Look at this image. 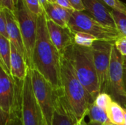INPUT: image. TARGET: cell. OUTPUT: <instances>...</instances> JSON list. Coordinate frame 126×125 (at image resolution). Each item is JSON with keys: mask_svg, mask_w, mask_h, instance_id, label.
I'll return each instance as SVG.
<instances>
[{"mask_svg": "<svg viewBox=\"0 0 126 125\" xmlns=\"http://www.w3.org/2000/svg\"><path fill=\"white\" fill-rule=\"evenodd\" d=\"M112 10L121 12L126 15V4L120 0H103Z\"/></svg>", "mask_w": 126, "mask_h": 125, "instance_id": "obj_25", "label": "cell"}, {"mask_svg": "<svg viewBox=\"0 0 126 125\" xmlns=\"http://www.w3.org/2000/svg\"><path fill=\"white\" fill-rule=\"evenodd\" d=\"M114 125V124H113V123H111V122H109V123H107V124H106V125Z\"/></svg>", "mask_w": 126, "mask_h": 125, "instance_id": "obj_39", "label": "cell"}, {"mask_svg": "<svg viewBox=\"0 0 126 125\" xmlns=\"http://www.w3.org/2000/svg\"><path fill=\"white\" fill-rule=\"evenodd\" d=\"M62 91L79 122L85 119L94 99L78 78L67 57L62 55L61 66Z\"/></svg>", "mask_w": 126, "mask_h": 125, "instance_id": "obj_2", "label": "cell"}, {"mask_svg": "<svg viewBox=\"0 0 126 125\" xmlns=\"http://www.w3.org/2000/svg\"><path fill=\"white\" fill-rule=\"evenodd\" d=\"M124 67L126 68V57H124Z\"/></svg>", "mask_w": 126, "mask_h": 125, "instance_id": "obj_37", "label": "cell"}, {"mask_svg": "<svg viewBox=\"0 0 126 125\" xmlns=\"http://www.w3.org/2000/svg\"><path fill=\"white\" fill-rule=\"evenodd\" d=\"M10 56L11 43L10 40L0 35V63H1L8 73L10 74Z\"/></svg>", "mask_w": 126, "mask_h": 125, "instance_id": "obj_17", "label": "cell"}, {"mask_svg": "<svg viewBox=\"0 0 126 125\" xmlns=\"http://www.w3.org/2000/svg\"><path fill=\"white\" fill-rule=\"evenodd\" d=\"M55 1H56V0H48V1L50 2V3H55Z\"/></svg>", "mask_w": 126, "mask_h": 125, "instance_id": "obj_38", "label": "cell"}, {"mask_svg": "<svg viewBox=\"0 0 126 125\" xmlns=\"http://www.w3.org/2000/svg\"><path fill=\"white\" fill-rule=\"evenodd\" d=\"M68 27L72 32H86L93 35L98 41L115 42L121 35L117 29L103 25L86 11H74Z\"/></svg>", "mask_w": 126, "mask_h": 125, "instance_id": "obj_4", "label": "cell"}, {"mask_svg": "<svg viewBox=\"0 0 126 125\" xmlns=\"http://www.w3.org/2000/svg\"><path fill=\"white\" fill-rule=\"evenodd\" d=\"M112 102H113V99L106 92L100 93L94 99V103L98 107H100V108L103 109L106 111H107V110L110 107Z\"/></svg>", "mask_w": 126, "mask_h": 125, "instance_id": "obj_24", "label": "cell"}, {"mask_svg": "<svg viewBox=\"0 0 126 125\" xmlns=\"http://www.w3.org/2000/svg\"><path fill=\"white\" fill-rule=\"evenodd\" d=\"M63 55L69 58L80 82L95 99L100 90L92 47L73 43L67 48Z\"/></svg>", "mask_w": 126, "mask_h": 125, "instance_id": "obj_3", "label": "cell"}, {"mask_svg": "<svg viewBox=\"0 0 126 125\" xmlns=\"http://www.w3.org/2000/svg\"><path fill=\"white\" fill-rule=\"evenodd\" d=\"M0 111L9 113L15 99V80L0 63Z\"/></svg>", "mask_w": 126, "mask_h": 125, "instance_id": "obj_11", "label": "cell"}, {"mask_svg": "<svg viewBox=\"0 0 126 125\" xmlns=\"http://www.w3.org/2000/svg\"><path fill=\"white\" fill-rule=\"evenodd\" d=\"M110 122L116 125L125 124L124 108L118 102L113 101L106 111Z\"/></svg>", "mask_w": 126, "mask_h": 125, "instance_id": "obj_18", "label": "cell"}, {"mask_svg": "<svg viewBox=\"0 0 126 125\" xmlns=\"http://www.w3.org/2000/svg\"><path fill=\"white\" fill-rule=\"evenodd\" d=\"M29 69L24 56H22L11 43L10 74L12 77L13 79L24 80L28 73Z\"/></svg>", "mask_w": 126, "mask_h": 125, "instance_id": "obj_16", "label": "cell"}, {"mask_svg": "<svg viewBox=\"0 0 126 125\" xmlns=\"http://www.w3.org/2000/svg\"><path fill=\"white\" fill-rule=\"evenodd\" d=\"M113 101L118 102L126 108V91L124 86V57L117 49L113 48L109 74L107 88Z\"/></svg>", "mask_w": 126, "mask_h": 125, "instance_id": "obj_7", "label": "cell"}, {"mask_svg": "<svg viewBox=\"0 0 126 125\" xmlns=\"http://www.w3.org/2000/svg\"><path fill=\"white\" fill-rule=\"evenodd\" d=\"M14 80L16 83L14 102L9 113L0 111V125H24L21 115V96L24 80Z\"/></svg>", "mask_w": 126, "mask_h": 125, "instance_id": "obj_14", "label": "cell"}, {"mask_svg": "<svg viewBox=\"0 0 126 125\" xmlns=\"http://www.w3.org/2000/svg\"><path fill=\"white\" fill-rule=\"evenodd\" d=\"M15 14L19 24V27L25 49L27 63L30 69L32 68V56L37 36L38 16L30 13L24 4L22 0H19L16 7Z\"/></svg>", "mask_w": 126, "mask_h": 125, "instance_id": "obj_6", "label": "cell"}, {"mask_svg": "<svg viewBox=\"0 0 126 125\" xmlns=\"http://www.w3.org/2000/svg\"><path fill=\"white\" fill-rule=\"evenodd\" d=\"M88 125H103L99 124V123H95V122H88Z\"/></svg>", "mask_w": 126, "mask_h": 125, "instance_id": "obj_34", "label": "cell"}, {"mask_svg": "<svg viewBox=\"0 0 126 125\" xmlns=\"http://www.w3.org/2000/svg\"><path fill=\"white\" fill-rule=\"evenodd\" d=\"M78 125H88V123H86V121H85V119H83V120L79 122L78 123Z\"/></svg>", "mask_w": 126, "mask_h": 125, "instance_id": "obj_33", "label": "cell"}, {"mask_svg": "<svg viewBox=\"0 0 126 125\" xmlns=\"http://www.w3.org/2000/svg\"><path fill=\"white\" fill-rule=\"evenodd\" d=\"M3 9L5 13L7 22V34H8L9 40L10 43L16 47L18 52L22 56H24V57L27 61L25 49H24L23 39L19 27V24L17 20L16 15L14 12L6 8H3Z\"/></svg>", "mask_w": 126, "mask_h": 125, "instance_id": "obj_15", "label": "cell"}, {"mask_svg": "<svg viewBox=\"0 0 126 125\" xmlns=\"http://www.w3.org/2000/svg\"><path fill=\"white\" fill-rule=\"evenodd\" d=\"M37 26L32 69L38 70L55 89H61L62 55L49 38L47 25V15L44 12L38 16Z\"/></svg>", "mask_w": 126, "mask_h": 125, "instance_id": "obj_1", "label": "cell"}, {"mask_svg": "<svg viewBox=\"0 0 126 125\" xmlns=\"http://www.w3.org/2000/svg\"><path fill=\"white\" fill-rule=\"evenodd\" d=\"M27 10L36 16L41 15L44 10L39 0H22Z\"/></svg>", "mask_w": 126, "mask_h": 125, "instance_id": "obj_23", "label": "cell"}, {"mask_svg": "<svg viewBox=\"0 0 126 125\" xmlns=\"http://www.w3.org/2000/svg\"><path fill=\"white\" fill-rule=\"evenodd\" d=\"M126 125V124H123V125Z\"/></svg>", "mask_w": 126, "mask_h": 125, "instance_id": "obj_40", "label": "cell"}, {"mask_svg": "<svg viewBox=\"0 0 126 125\" xmlns=\"http://www.w3.org/2000/svg\"><path fill=\"white\" fill-rule=\"evenodd\" d=\"M87 116H89V122H91L99 123L103 125L110 122L106 111L98 107L94 102L91 105Z\"/></svg>", "mask_w": 126, "mask_h": 125, "instance_id": "obj_19", "label": "cell"}, {"mask_svg": "<svg viewBox=\"0 0 126 125\" xmlns=\"http://www.w3.org/2000/svg\"><path fill=\"white\" fill-rule=\"evenodd\" d=\"M74 33V43L78 46L91 48L95 41H98L93 35L83 32H76Z\"/></svg>", "mask_w": 126, "mask_h": 125, "instance_id": "obj_21", "label": "cell"}, {"mask_svg": "<svg viewBox=\"0 0 126 125\" xmlns=\"http://www.w3.org/2000/svg\"><path fill=\"white\" fill-rule=\"evenodd\" d=\"M44 13L48 19L52 21L55 24H57L63 27H66V28L69 27L68 24L63 21V18L61 17L55 3L49 2L47 4V5L44 7Z\"/></svg>", "mask_w": 126, "mask_h": 125, "instance_id": "obj_20", "label": "cell"}, {"mask_svg": "<svg viewBox=\"0 0 126 125\" xmlns=\"http://www.w3.org/2000/svg\"><path fill=\"white\" fill-rule=\"evenodd\" d=\"M49 38L61 55L74 43V33L69 27H63L47 18Z\"/></svg>", "mask_w": 126, "mask_h": 125, "instance_id": "obj_12", "label": "cell"}, {"mask_svg": "<svg viewBox=\"0 0 126 125\" xmlns=\"http://www.w3.org/2000/svg\"><path fill=\"white\" fill-rule=\"evenodd\" d=\"M69 1L75 11L83 12L86 10L83 0H69Z\"/></svg>", "mask_w": 126, "mask_h": 125, "instance_id": "obj_28", "label": "cell"}, {"mask_svg": "<svg viewBox=\"0 0 126 125\" xmlns=\"http://www.w3.org/2000/svg\"><path fill=\"white\" fill-rule=\"evenodd\" d=\"M39 1H40V2H41V5H42V7H43L44 9L47 5V4L49 3L48 0H39Z\"/></svg>", "mask_w": 126, "mask_h": 125, "instance_id": "obj_31", "label": "cell"}, {"mask_svg": "<svg viewBox=\"0 0 126 125\" xmlns=\"http://www.w3.org/2000/svg\"><path fill=\"white\" fill-rule=\"evenodd\" d=\"M0 7L8 9L13 12H15L16 10L13 0H0Z\"/></svg>", "mask_w": 126, "mask_h": 125, "instance_id": "obj_29", "label": "cell"}, {"mask_svg": "<svg viewBox=\"0 0 126 125\" xmlns=\"http://www.w3.org/2000/svg\"><path fill=\"white\" fill-rule=\"evenodd\" d=\"M112 15L115 21L117 30L121 35L126 37V15L121 12L112 10Z\"/></svg>", "mask_w": 126, "mask_h": 125, "instance_id": "obj_22", "label": "cell"}, {"mask_svg": "<svg viewBox=\"0 0 126 125\" xmlns=\"http://www.w3.org/2000/svg\"><path fill=\"white\" fill-rule=\"evenodd\" d=\"M21 115L24 125H45L41 111L33 92L30 69H29L28 73L23 82Z\"/></svg>", "mask_w": 126, "mask_h": 125, "instance_id": "obj_8", "label": "cell"}, {"mask_svg": "<svg viewBox=\"0 0 126 125\" xmlns=\"http://www.w3.org/2000/svg\"><path fill=\"white\" fill-rule=\"evenodd\" d=\"M124 117H125V124L126 125V108H124Z\"/></svg>", "mask_w": 126, "mask_h": 125, "instance_id": "obj_36", "label": "cell"}, {"mask_svg": "<svg viewBox=\"0 0 126 125\" xmlns=\"http://www.w3.org/2000/svg\"><path fill=\"white\" fill-rule=\"evenodd\" d=\"M114 46V42L103 41H97L92 46L100 93H106L107 91L111 58Z\"/></svg>", "mask_w": 126, "mask_h": 125, "instance_id": "obj_9", "label": "cell"}, {"mask_svg": "<svg viewBox=\"0 0 126 125\" xmlns=\"http://www.w3.org/2000/svg\"><path fill=\"white\" fill-rule=\"evenodd\" d=\"M124 86L126 91V68L124 67Z\"/></svg>", "mask_w": 126, "mask_h": 125, "instance_id": "obj_32", "label": "cell"}, {"mask_svg": "<svg viewBox=\"0 0 126 125\" xmlns=\"http://www.w3.org/2000/svg\"><path fill=\"white\" fill-rule=\"evenodd\" d=\"M86 12L105 26L117 29L112 9L103 0H83Z\"/></svg>", "mask_w": 126, "mask_h": 125, "instance_id": "obj_13", "label": "cell"}, {"mask_svg": "<svg viewBox=\"0 0 126 125\" xmlns=\"http://www.w3.org/2000/svg\"><path fill=\"white\" fill-rule=\"evenodd\" d=\"M77 117L62 88L56 91L52 125H78Z\"/></svg>", "mask_w": 126, "mask_h": 125, "instance_id": "obj_10", "label": "cell"}, {"mask_svg": "<svg viewBox=\"0 0 126 125\" xmlns=\"http://www.w3.org/2000/svg\"><path fill=\"white\" fill-rule=\"evenodd\" d=\"M18 1H19V0H13V4H14L15 7H17V5H18Z\"/></svg>", "mask_w": 126, "mask_h": 125, "instance_id": "obj_35", "label": "cell"}, {"mask_svg": "<svg viewBox=\"0 0 126 125\" xmlns=\"http://www.w3.org/2000/svg\"><path fill=\"white\" fill-rule=\"evenodd\" d=\"M33 92L47 125H52L56 91L53 85L35 69H30Z\"/></svg>", "mask_w": 126, "mask_h": 125, "instance_id": "obj_5", "label": "cell"}, {"mask_svg": "<svg viewBox=\"0 0 126 125\" xmlns=\"http://www.w3.org/2000/svg\"><path fill=\"white\" fill-rule=\"evenodd\" d=\"M0 35L9 39L7 34V22L3 8H0Z\"/></svg>", "mask_w": 126, "mask_h": 125, "instance_id": "obj_26", "label": "cell"}, {"mask_svg": "<svg viewBox=\"0 0 126 125\" xmlns=\"http://www.w3.org/2000/svg\"><path fill=\"white\" fill-rule=\"evenodd\" d=\"M114 46L123 57H126V37L120 35L114 42Z\"/></svg>", "mask_w": 126, "mask_h": 125, "instance_id": "obj_27", "label": "cell"}, {"mask_svg": "<svg viewBox=\"0 0 126 125\" xmlns=\"http://www.w3.org/2000/svg\"><path fill=\"white\" fill-rule=\"evenodd\" d=\"M55 3L56 4H58V6H60V7H62L63 8L70 10L72 11H75L69 0H56Z\"/></svg>", "mask_w": 126, "mask_h": 125, "instance_id": "obj_30", "label": "cell"}, {"mask_svg": "<svg viewBox=\"0 0 126 125\" xmlns=\"http://www.w3.org/2000/svg\"><path fill=\"white\" fill-rule=\"evenodd\" d=\"M46 125V124H45V125Z\"/></svg>", "mask_w": 126, "mask_h": 125, "instance_id": "obj_41", "label": "cell"}]
</instances>
